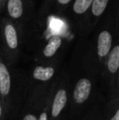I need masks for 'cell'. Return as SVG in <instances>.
<instances>
[{
    "mask_svg": "<svg viewBox=\"0 0 119 120\" xmlns=\"http://www.w3.org/2000/svg\"><path fill=\"white\" fill-rule=\"evenodd\" d=\"M100 86L105 98L119 96V44L118 39L107 56L100 73Z\"/></svg>",
    "mask_w": 119,
    "mask_h": 120,
    "instance_id": "cell-7",
    "label": "cell"
},
{
    "mask_svg": "<svg viewBox=\"0 0 119 120\" xmlns=\"http://www.w3.org/2000/svg\"><path fill=\"white\" fill-rule=\"evenodd\" d=\"M92 1L93 0H73L68 8L72 17L78 21L86 19L89 13Z\"/></svg>",
    "mask_w": 119,
    "mask_h": 120,
    "instance_id": "cell-10",
    "label": "cell"
},
{
    "mask_svg": "<svg viewBox=\"0 0 119 120\" xmlns=\"http://www.w3.org/2000/svg\"><path fill=\"white\" fill-rule=\"evenodd\" d=\"M117 39L112 28L105 26L99 30L90 46L77 56L85 67L100 76L104 62Z\"/></svg>",
    "mask_w": 119,
    "mask_h": 120,
    "instance_id": "cell-4",
    "label": "cell"
},
{
    "mask_svg": "<svg viewBox=\"0 0 119 120\" xmlns=\"http://www.w3.org/2000/svg\"><path fill=\"white\" fill-rule=\"evenodd\" d=\"M0 120H7L6 113H5L4 106L0 100Z\"/></svg>",
    "mask_w": 119,
    "mask_h": 120,
    "instance_id": "cell-17",
    "label": "cell"
},
{
    "mask_svg": "<svg viewBox=\"0 0 119 120\" xmlns=\"http://www.w3.org/2000/svg\"><path fill=\"white\" fill-rule=\"evenodd\" d=\"M65 47H66V39L64 37L59 34L51 35L33 51V61L49 63L58 59H63Z\"/></svg>",
    "mask_w": 119,
    "mask_h": 120,
    "instance_id": "cell-8",
    "label": "cell"
},
{
    "mask_svg": "<svg viewBox=\"0 0 119 120\" xmlns=\"http://www.w3.org/2000/svg\"><path fill=\"white\" fill-rule=\"evenodd\" d=\"M110 0H93L89 13L87 16V21H89L91 28H94L100 18L104 15L108 6Z\"/></svg>",
    "mask_w": 119,
    "mask_h": 120,
    "instance_id": "cell-11",
    "label": "cell"
},
{
    "mask_svg": "<svg viewBox=\"0 0 119 120\" xmlns=\"http://www.w3.org/2000/svg\"><path fill=\"white\" fill-rule=\"evenodd\" d=\"M7 120H16V119H7Z\"/></svg>",
    "mask_w": 119,
    "mask_h": 120,
    "instance_id": "cell-19",
    "label": "cell"
},
{
    "mask_svg": "<svg viewBox=\"0 0 119 120\" xmlns=\"http://www.w3.org/2000/svg\"><path fill=\"white\" fill-rule=\"evenodd\" d=\"M6 1L7 0H0V13L4 11V7H5Z\"/></svg>",
    "mask_w": 119,
    "mask_h": 120,
    "instance_id": "cell-18",
    "label": "cell"
},
{
    "mask_svg": "<svg viewBox=\"0 0 119 120\" xmlns=\"http://www.w3.org/2000/svg\"><path fill=\"white\" fill-rule=\"evenodd\" d=\"M63 59L49 63L33 61L23 68L25 77V102L41 106L52 87L63 66Z\"/></svg>",
    "mask_w": 119,
    "mask_h": 120,
    "instance_id": "cell-2",
    "label": "cell"
},
{
    "mask_svg": "<svg viewBox=\"0 0 119 120\" xmlns=\"http://www.w3.org/2000/svg\"><path fill=\"white\" fill-rule=\"evenodd\" d=\"M33 0H7L4 11L6 16L21 30L33 12Z\"/></svg>",
    "mask_w": 119,
    "mask_h": 120,
    "instance_id": "cell-9",
    "label": "cell"
},
{
    "mask_svg": "<svg viewBox=\"0 0 119 120\" xmlns=\"http://www.w3.org/2000/svg\"><path fill=\"white\" fill-rule=\"evenodd\" d=\"M53 85H54V84H53ZM52 87H53V86H52ZM52 87L51 88L49 93H48L47 97L46 98L44 103L43 104L41 109H40L38 120H49V105H50V98H51Z\"/></svg>",
    "mask_w": 119,
    "mask_h": 120,
    "instance_id": "cell-16",
    "label": "cell"
},
{
    "mask_svg": "<svg viewBox=\"0 0 119 120\" xmlns=\"http://www.w3.org/2000/svg\"><path fill=\"white\" fill-rule=\"evenodd\" d=\"M0 100L4 106L7 119H16L25 102L24 70L10 66L0 53Z\"/></svg>",
    "mask_w": 119,
    "mask_h": 120,
    "instance_id": "cell-3",
    "label": "cell"
},
{
    "mask_svg": "<svg viewBox=\"0 0 119 120\" xmlns=\"http://www.w3.org/2000/svg\"><path fill=\"white\" fill-rule=\"evenodd\" d=\"M69 76V101L67 120H78L95 103L105 100L99 75L82 64L78 56L66 65Z\"/></svg>",
    "mask_w": 119,
    "mask_h": 120,
    "instance_id": "cell-1",
    "label": "cell"
},
{
    "mask_svg": "<svg viewBox=\"0 0 119 120\" xmlns=\"http://www.w3.org/2000/svg\"><path fill=\"white\" fill-rule=\"evenodd\" d=\"M23 40L21 30L4 16L0 20V53L10 66L19 65L22 58Z\"/></svg>",
    "mask_w": 119,
    "mask_h": 120,
    "instance_id": "cell-5",
    "label": "cell"
},
{
    "mask_svg": "<svg viewBox=\"0 0 119 120\" xmlns=\"http://www.w3.org/2000/svg\"><path fill=\"white\" fill-rule=\"evenodd\" d=\"M48 96V95H47ZM41 106L37 105L24 103L19 111L16 120H38Z\"/></svg>",
    "mask_w": 119,
    "mask_h": 120,
    "instance_id": "cell-14",
    "label": "cell"
},
{
    "mask_svg": "<svg viewBox=\"0 0 119 120\" xmlns=\"http://www.w3.org/2000/svg\"><path fill=\"white\" fill-rule=\"evenodd\" d=\"M73 0H45L43 11L47 14H60L68 10Z\"/></svg>",
    "mask_w": 119,
    "mask_h": 120,
    "instance_id": "cell-13",
    "label": "cell"
},
{
    "mask_svg": "<svg viewBox=\"0 0 119 120\" xmlns=\"http://www.w3.org/2000/svg\"><path fill=\"white\" fill-rule=\"evenodd\" d=\"M105 100H102L90 106L78 120H105L103 105Z\"/></svg>",
    "mask_w": 119,
    "mask_h": 120,
    "instance_id": "cell-15",
    "label": "cell"
},
{
    "mask_svg": "<svg viewBox=\"0 0 119 120\" xmlns=\"http://www.w3.org/2000/svg\"><path fill=\"white\" fill-rule=\"evenodd\" d=\"M103 113L105 120H119V96L105 100Z\"/></svg>",
    "mask_w": 119,
    "mask_h": 120,
    "instance_id": "cell-12",
    "label": "cell"
},
{
    "mask_svg": "<svg viewBox=\"0 0 119 120\" xmlns=\"http://www.w3.org/2000/svg\"><path fill=\"white\" fill-rule=\"evenodd\" d=\"M69 101V76L63 65L51 91L49 105V120H67Z\"/></svg>",
    "mask_w": 119,
    "mask_h": 120,
    "instance_id": "cell-6",
    "label": "cell"
}]
</instances>
